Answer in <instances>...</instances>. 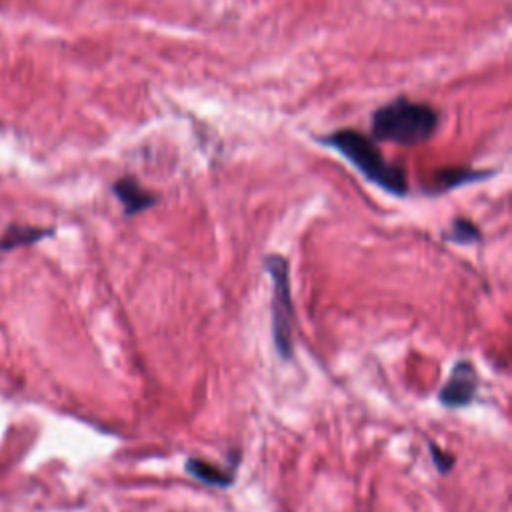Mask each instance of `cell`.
<instances>
[{"label": "cell", "mask_w": 512, "mask_h": 512, "mask_svg": "<svg viewBox=\"0 0 512 512\" xmlns=\"http://www.w3.org/2000/svg\"><path fill=\"white\" fill-rule=\"evenodd\" d=\"M428 448H430L432 462H434V466L438 468V472H440V474H448V472L452 470V466H454V456H452L450 452L438 448L434 442L428 444Z\"/></svg>", "instance_id": "cell-10"}, {"label": "cell", "mask_w": 512, "mask_h": 512, "mask_svg": "<svg viewBox=\"0 0 512 512\" xmlns=\"http://www.w3.org/2000/svg\"><path fill=\"white\" fill-rule=\"evenodd\" d=\"M264 268L272 278V340L280 358L288 360L292 356V326H294V306L290 296V266L280 254H268L264 258Z\"/></svg>", "instance_id": "cell-3"}, {"label": "cell", "mask_w": 512, "mask_h": 512, "mask_svg": "<svg viewBox=\"0 0 512 512\" xmlns=\"http://www.w3.org/2000/svg\"><path fill=\"white\" fill-rule=\"evenodd\" d=\"M478 372L472 362L468 360H458L452 370L448 380L438 392V400L446 408H464L468 406L478 392Z\"/></svg>", "instance_id": "cell-4"}, {"label": "cell", "mask_w": 512, "mask_h": 512, "mask_svg": "<svg viewBox=\"0 0 512 512\" xmlns=\"http://www.w3.org/2000/svg\"><path fill=\"white\" fill-rule=\"evenodd\" d=\"M320 142L340 152L366 180L386 190L388 194L404 196L408 192L404 168L388 162L380 148L374 144V140H370L366 134L352 128H342L330 132L328 136H322Z\"/></svg>", "instance_id": "cell-2"}, {"label": "cell", "mask_w": 512, "mask_h": 512, "mask_svg": "<svg viewBox=\"0 0 512 512\" xmlns=\"http://www.w3.org/2000/svg\"><path fill=\"white\" fill-rule=\"evenodd\" d=\"M112 194L118 198V202L122 204V210L126 216H134L138 212H144L148 208H152L158 202V196L152 194L150 190H146L134 176L126 174L122 178H118L112 184Z\"/></svg>", "instance_id": "cell-5"}, {"label": "cell", "mask_w": 512, "mask_h": 512, "mask_svg": "<svg viewBox=\"0 0 512 512\" xmlns=\"http://www.w3.org/2000/svg\"><path fill=\"white\" fill-rule=\"evenodd\" d=\"M52 234H54V228L12 224L0 236V252H10V250H16L20 246H32V244H36L42 238H48Z\"/></svg>", "instance_id": "cell-7"}, {"label": "cell", "mask_w": 512, "mask_h": 512, "mask_svg": "<svg viewBox=\"0 0 512 512\" xmlns=\"http://www.w3.org/2000/svg\"><path fill=\"white\" fill-rule=\"evenodd\" d=\"M492 172H480V170H470V168H444L434 174V190H450L456 186H462L466 182H474L480 178H488Z\"/></svg>", "instance_id": "cell-8"}, {"label": "cell", "mask_w": 512, "mask_h": 512, "mask_svg": "<svg viewBox=\"0 0 512 512\" xmlns=\"http://www.w3.org/2000/svg\"><path fill=\"white\" fill-rule=\"evenodd\" d=\"M446 240L456 244H472L480 240L478 226L468 218H454L450 224V230L444 234Z\"/></svg>", "instance_id": "cell-9"}, {"label": "cell", "mask_w": 512, "mask_h": 512, "mask_svg": "<svg viewBox=\"0 0 512 512\" xmlns=\"http://www.w3.org/2000/svg\"><path fill=\"white\" fill-rule=\"evenodd\" d=\"M184 470L196 478L204 486H214V488H228L234 482V470H224L220 466H214L212 462L200 460L196 456L186 458Z\"/></svg>", "instance_id": "cell-6"}, {"label": "cell", "mask_w": 512, "mask_h": 512, "mask_svg": "<svg viewBox=\"0 0 512 512\" xmlns=\"http://www.w3.org/2000/svg\"><path fill=\"white\" fill-rule=\"evenodd\" d=\"M440 124V112L428 102L396 96L372 114V136L398 146H420L428 142Z\"/></svg>", "instance_id": "cell-1"}]
</instances>
